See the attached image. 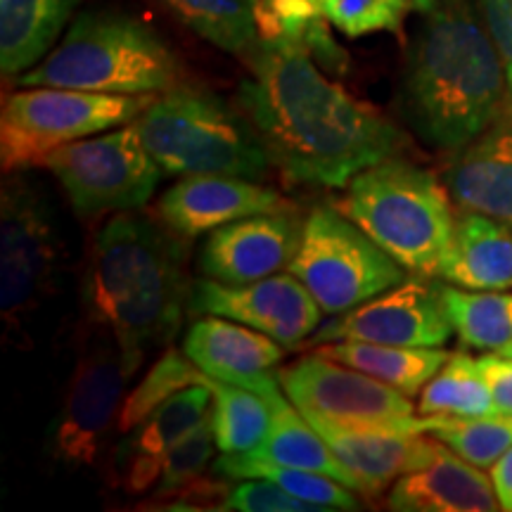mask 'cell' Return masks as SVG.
<instances>
[{
  "label": "cell",
  "mask_w": 512,
  "mask_h": 512,
  "mask_svg": "<svg viewBox=\"0 0 512 512\" xmlns=\"http://www.w3.org/2000/svg\"><path fill=\"white\" fill-rule=\"evenodd\" d=\"M249 62L252 79L240 86V110L290 181L344 188L406 147L399 128L320 72L297 38H261Z\"/></svg>",
  "instance_id": "6da1fadb"
},
{
  "label": "cell",
  "mask_w": 512,
  "mask_h": 512,
  "mask_svg": "<svg viewBox=\"0 0 512 512\" xmlns=\"http://www.w3.org/2000/svg\"><path fill=\"white\" fill-rule=\"evenodd\" d=\"M183 235L162 221L124 214L95 233L83 275V309L93 325L117 339L128 373L147 351L169 344L188 311Z\"/></svg>",
  "instance_id": "7a4b0ae2"
},
{
  "label": "cell",
  "mask_w": 512,
  "mask_h": 512,
  "mask_svg": "<svg viewBox=\"0 0 512 512\" xmlns=\"http://www.w3.org/2000/svg\"><path fill=\"white\" fill-rule=\"evenodd\" d=\"M401 81V107L422 143L463 150L508 112L498 50L470 0H441L422 15Z\"/></svg>",
  "instance_id": "3957f363"
},
{
  "label": "cell",
  "mask_w": 512,
  "mask_h": 512,
  "mask_svg": "<svg viewBox=\"0 0 512 512\" xmlns=\"http://www.w3.org/2000/svg\"><path fill=\"white\" fill-rule=\"evenodd\" d=\"M176 55L155 31L124 12L91 10L17 86H57L93 93L159 95L178 86Z\"/></svg>",
  "instance_id": "277c9868"
},
{
  "label": "cell",
  "mask_w": 512,
  "mask_h": 512,
  "mask_svg": "<svg viewBox=\"0 0 512 512\" xmlns=\"http://www.w3.org/2000/svg\"><path fill=\"white\" fill-rule=\"evenodd\" d=\"M451 202L432 171L389 157L351 178L339 211L406 271L437 275L456 228Z\"/></svg>",
  "instance_id": "5b68a950"
},
{
  "label": "cell",
  "mask_w": 512,
  "mask_h": 512,
  "mask_svg": "<svg viewBox=\"0 0 512 512\" xmlns=\"http://www.w3.org/2000/svg\"><path fill=\"white\" fill-rule=\"evenodd\" d=\"M147 150L169 176H240L261 181L268 157L245 114L214 95L176 86L136 119Z\"/></svg>",
  "instance_id": "8992f818"
},
{
  "label": "cell",
  "mask_w": 512,
  "mask_h": 512,
  "mask_svg": "<svg viewBox=\"0 0 512 512\" xmlns=\"http://www.w3.org/2000/svg\"><path fill=\"white\" fill-rule=\"evenodd\" d=\"M157 95L93 93L29 86L3 100L0 162L5 174L43 164L57 147L131 124Z\"/></svg>",
  "instance_id": "52a82bcc"
},
{
  "label": "cell",
  "mask_w": 512,
  "mask_h": 512,
  "mask_svg": "<svg viewBox=\"0 0 512 512\" xmlns=\"http://www.w3.org/2000/svg\"><path fill=\"white\" fill-rule=\"evenodd\" d=\"M287 273L302 280L323 313L339 316L401 285L408 271L344 211L316 207Z\"/></svg>",
  "instance_id": "ba28073f"
},
{
  "label": "cell",
  "mask_w": 512,
  "mask_h": 512,
  "mask_svg": "<svg viewBox=\"0 0 512 512\" xmlns=\"http://www.w3.org/2000/svg\"><path fill=\"white\" fill-rule=\"evenodd\" d=\"M62 235L48 192L34 178L12 174L0 195V313L19 325L53 294Z\"/></svg>",
  "instance_id": "9c48e42d"
},
{
  "label": "cell",
  "mask_w": 512,
  "mask_h": 512,
  "mask_svg": "<svg viewBox=\"0 0 512 512\" xmlns=\"http://www.w3.org/2000/svg\"><path fill=\"white\" fill-rule=\"evenodd\" d=\"M43 166L60 181L79 216L145 207L164 174L136 121L57 147Z\"/></svg>",
  "instance_id": "30bf717a"
},
{
  "label": "cell",
  "mask_w": 512,
  "mask_h": 512,
  "mask_svg": "<svg viewBox=\"0 0 512 512\" xmlns=\"http://www.w3.org/2000/svg\"><path fill=\"white\" fill-rule=\"evenodd\" d=\"M280 387L302 413L349 427H401L427 432L437 415L415 418L418 408L408 394L361 370L332 361L320 351L280 370Z\"/></svg>",
  "instance_id": "8fae6325"
},
{
  "label": "cell",
  "mask_w": 512,
  "mask_h": 512,
  "mask_svg": "<svg viewBox=\"0 0 512 512\" xmlns=\"http://www.w3.org/2000/svg\"><path fill=\"white\" fill-rule=\"evenodd\" d=\"M128 377L124 354L110 332L81 351L60 413L50 427L48 448L55 460L69 467L100 463L107 437L117 430Z\"/></svg>",
  "instance_id": "7c38bea8"
},
{
  "label": "cell",
  "mask_w": 512,
  "mask_h": 512,
  "mask_svg": "<svg viewBox=\"0 0 512 512\" xmlns=\"http://www.w3.org/2000/svg\"><path fill=\"white\" fill-rule=\"evenodd\" d=\"M188 313L238 320L264 332L285 349L304 347L323 320V309L313 294L287 271L242 285L211 278L195 280L190 287Z\"/></svg>",
  "instance_id": "4fadbf2b"
},
{
  "label": "cell",
  "mask_w": 512,
  "mask_h": 512,
  "mask_svg": "<svg viewBox=\"0 0 512 512\" xmlns=\"http://www.w3.org/2000/svg\"><path fill=\"white\" fill-rule=\"evenodd\" d=\"M453 335L439 287L425 275L406 278L392 290L377 294L356 309L339 313L306 339V349L337 339L392 344V347H444Z\"/></svg>",
  "instance_id": "5bb4252c"
},
{
  "label": "cell",
  "mask_w": 512,
  "mask_h": 512,
  "mask_svg": "<svg viewBox=\"0 0 512 512\" xmlns=\"http://www.w3.org/2000/svg\"><path fill=\"white\" fill-rule=\"evenodd\" d=\"M302 230L304 221L290 207L226 223L207 235L197 266L204 278L219 283H254L287 271Z\"/></svg>",
  "instance_id": "9a60e30c"
},
{
  "label": "cell",
  "mask_w": 512,
  "mask_h": 512,
  "mask_svg": "<svg viewBox=\"0 0 512 512\" xmlns=\"http://www.w3.org/2000/svg\"><path fill=\"white\" fill-rule=\"evenodd\" d=\"M335 456L358 479L363 496H377L387 484L427 465L441 441L427 432L401 427H349L304 413Z\"/></svg>",
  "instance_id": "2e32d148"
},
{
  "label": "cell",
  "mask_w": 512,
  "mask_h": 512,
  "mask_svg": "<svg viewBox=\"0 0 512 512\" xmlns=\"http://www.w3.org/2000/svg\"><path fill=\"white\" fill-rule=\"evenodd\" d=\"M273 188L240 176H183L157 200V216L183 238L209 235L254 214L285 209Z\"/></svg>",
  "instance_id": "e0dca14e"
},
{
  "label": "cell",
  "mask_w": 512,
  "mask_h": 512,
  "mask_svg": "<svg viewBox=\"0 0 512 512\" xmlns=\"http://www.w3.org/2000/svg\"><path fill=\"white\" fill-rule=\"evenodd\" d=\"M211 401L214 394L204 377V382L166 399L136 430L126 432V439L114 448L112 456L114 486H124L128 494H143L157 486L166 453L207 418Z\"/></svg>",
  "instance_id": "ac0fdd59"
},
{
  "label": "cell",
  "mask_w": 512,
  "mask_h": 512,
  "mask_svg": "<svg viewBox=\"0 0 512 512\" xmlns=\"http://www.w3.org/2000/svg\"><path fill=\"white\" fill-rule=\"evenodd\" d=\"M283 344L238 320L204 316L183 337V354L207 377L240 384L259 394L280 387L268 370L283 361Z\"/></svg>",
  "instance_id": "d6986e66"
},
{
  "label": "cell",
  "mask_w": 512,
  "mask_h": 512,
  "mask_svg": "<svg viewBox=\"0 0 512 512\" xmlns=\"http://www.w3.org/2000/svg\"><path fill=\"white\" fill-rule=\"evenodd\" d=\"M446 188L458 209L477 211L512 226V112L456 152Z\"/></svg>",
  "instance_id": "ffe728a7"
},
{
  "label": "cell",
  "mask_w": 512,
  "mask_h": 512,
  "mask_svg": "<svg viewBox=\"0 0 512 512\" xmlns=\"http://www.w3.org/2000/svg\"><path fill=\"white\" fill-rule=\"evenodd\" d=\"M387 505L396 512H494L498 505L494 482L482 467L467 463L446 444L430 463L399 477Z\"/></svg>",
  "instance_id": "44dd1931"
},
{
  "label": "cell",
  "mask_w": 512,
  "mask_h": 512,
  "mask_svg": "<svg viewBox=\"0 0 512 512\" xmlns=\"http://www.w3.org/2000/svg\"><path fill=\"white\" fill-rule=\"evenodd\" d=\"M437 275L465 290H510L512 226L477 211L460 209Z\"/></svg>",
  "instance_id": "7402d4cb"
},
{
  "label": "cell",
  "mask_w": 512,
  "mask_h": 512,
  "mask_svg": "<svg viewBox=\"0 0 512 512\" xmlns=\"http://www.w3.org/2000/svg\"><path fill=\"white\" fill-rule=\"evenodd\" d=\"M273 406V425L264 444L256 446L254 451L245 456L254 460H264V463L297 467V470L320 472L328 475L337 482H342L349 489L361 494L358 479L347 470V465L335 456V451L325 444V439L316 432V427L304 418L294 403L287 399L283 387L273 389L264 394Z\"/></svg>",
  "instance_id": "603a6c76"
},
{
  "label": "cell",
  "mask_w": 512,
  "mask_h": 512,
  "mask_svg": "<svg viewBox=\"0 0 512 512\" xmlns=\"http://www.w3.org/2000/svg\"><path fill=\"white\" fill-rule=\"evenodd\" d=\"M76 0H0V69L29 72L50 53Z\"/></svg>",
  "instance_id": "cb8c5ba5"
},
{
  "label": "cell",
  "mask_w": 512,
  "mask_h": 512,
  "mask_svg": "<svg viewBox=\"0 0 512 512\" xmlns=\"http://www.w3.org/2000/svg\"><path fill=\"white\" fill-rule=\"evenodd\" d=\"M313 351L361 370L408 396L420 394L422 387L451 358L441 347H392V344L358 342V339H337V342L320 344Z\"/></svg>",
  "instance_id": "d4e9b609"
},
{
  "label": "cell",
  "mask_w": 512,
  "mask_h": 512,
  "mask_svg": "<svg viewBox=\"0 0 512 512\" xmlns=\"http://www.w3.org/2000/svg\"><path fill=\"white\" fill-rule=\"evenodd\" d=\"M441 304L460 342L479 351H503L512 344V294L437 285Z\"/></svg>",
  "instance_id": "484cf974"
},
{
  "label": "cell",
  "mask_w": 512,
  "mask_h": 512,
  "mask_svg": "<svg viewBox=\"0 0 512 512\" xmlns=\"http://www.w3.org/2000/svg\"><path fill=\"white\" fill-rule=\"evenodd\" d=\"M204 41L230 55H252L259 46V0H162Z\"/></svg>",
  "instance_id": "4316f807"
},
{
  "label": "cell",
  "mask_w": 512,
  "mask_h": 512,
  "mask_svg": "<svg viewBox=\"0 0 512 512\" xmlns=\"http://www.w3.org/2000/svg\"><path fill=\"white\" fill-rule=\"evenodd\" d=\"M214 394L211 401V425H214L216 448L226 456L249 453L264 444L273 425V406L264 394L207 377Z\"/></svg>",
  "instance_id": "83f0119b"
},
{
  "label": "cell",
  "mask_w": 512,
  "mask_h": 512,
  "mask_svg": "<svg viewBox=\"0 0 512 512\" xmlns=\"http://www.w3.org/2000/svg\"><path fill=\"white\" fill-rule=\"evenodd\" d=\"M418 411L422 415L482 418V415L501 413V408L477 366V358L453 354L444 368L422 387Z\"/></svg>",
  "instance_id": "f1b7e54d"
},
{
  "label": "cell",
  "mask_w": 512,
  "mask_h": 512,
  "mask_svg": "<svg viewBox=\"0 0 512 512\" xmlns=\"http://www.w3.org/2000/svg\"><path fill=\"white\" fill-rule=\"evenodd\" d=\"M214 475H223L228 479H245V477L271 479L273 484L283 486L287 494L302 498L306 503L318 505V508H323L325 512L361 508L354 489H349V486L337 482V479L320 475V472L264 463V460H254L245 456V453H233V456H226V453H223L221 458H216Z\"/></svg>",
  "instance_id": "f546056e"
},
{
  "label": "cell",
  "mask_w": 512,
  "mask_h": 512,
  "mask_svg": "<svg viewBox=\"0 0 512 512\" xmlns=\"http://www.w3.org/2000/svg\"><path fill=\"white\" fill-rule=\"evenodd\" d=\"M204 377L207 375L188 356L176 349H169L162 358H157L155 366L145 373L143 382L121 403L117 432L126 434L136 430L140 422L150 413H155L166 399H171L185 387L204 382Z\"/></svg>",
  "instance_id": "4dcf8cb0"
},
{
  "label": "cell",
  "mask_w": 512,
  "mask_h": 512,
  "mask_svg": "<svg viewBox=\"0 0 512 512\" xmlns=\"http://www.w3.org/2000/svg\"><path fill=\"white\" fill-rule=\"evenodd\" d=\"M430 434L467 463L491 470V465L512 448V413H494L482 418L437 415Z\"/></svg>",
  "instance_id": "1f68e13d"
},
{
  "label": "cell",
  "mask_w": 512,
  "mask_h": 512,
  "mask_svg": "<svg viewBox=\"0 0 512 512\" xmlns=\"http://www.w3.org/2000/svg\"><path fill=\"white\" fill-rule=\"evenodd\" d=\"M320 15L349 38L401 31L413 0H316Z\"/></svg>",
  "instance_id": "d6a6232c"
},
{
  "label": "cell",
  "mask_w": 512,
  "mask_h": 512,
  "mask_svg": "<svg viewBox=\"0 0 512 512\" xmlns=\"http://www.w3.org/2000/svg\"><path fill=\"white\" fill-rule=\"evenodd\" d=\"M214 448V425H211V415H207L188 437L178 441V444L166 453L162 477H159V482L155 486V498L181 494L185 486L192 484L202 475L204 467L209 465Z\"/></svg>",
  "instance_id": "836d02e7"
},
{
  "label": "cell",
  "mask_w": 512,
  "mask_h": 512,
  "mask_svg": "<svg viewBox=\"0 0 512 512\" xmlns=\"http://www.w3.org/2000/svg\"><path fill=\"white\" fill-rule=\"evenodd\" d=\"M221 510L242 512H325L318 505L306 503L302 498L287 494L283 486L271 479L245 477L240 484H233L223 498Z\"/></svg>",
  "instance_id": "e575fe53"
},
{
  "label": "cell",
  "mask_w": 512,
  "mask_h": 512,
  "mask_svg": "<svg viewBox=\"0 0 512 512\" xmlns=\"http://www.w3.org/2000/svg\"><path fill=\"white\" fill-rule=\"evenodd\" d=\"M323 19L316 0H259L261 38H302Z\"/></svg>",
  "instance_id": "d590c367"
},
{
  "label": "cell",
  "mask_w": 512,
  "mask_h": 512,
  "mask_svg": "<svg viewBox=\"0 0 512 512\" xmlns=\"http://www.w3.org/2000/svg\"><path fill=\"white\" fill-rule=\"evenodd\" d=\"M475 5L503 62L508 81V110L512 112V0H475Z\"/></svg>",
  "instance_id": "8d00e7d4"
},
{
  "label": "cell",
  "mask_w": 512,
  "mask_h": 512,
  "mask_svg": "<svg viewBox=\"0 0 512 512\" xmlns=\"http://www.w3.org/2000/svg\"><path fill=\"white\" fill-rule=\"evenodd\" d=\"M484 380L489 382L491 394L501 413H512V358L505 354H486L477 358Z\"/></svg>",
  "instance_id": "74e56055"
},
{
  "label": "cell",
  "mask_w": 512,
  "mask_h": 512,
  "mask_svg": "<svg viewBox=\"0 0 512 512\" xmlns=\"http://www.w3.org/2000/svg\"><path fill=\"white\" fill-rule=\"evenodd\" d=\"M489 477L491 482H494V491L501 510L512 512V448H508V451L491 465Z\"/></svg>",
  "instance_id": "f35d334b"
},
{
  "label": "cell",
  "mask_w": 512,
  "mask_h": 512,
  "mask_svg": "<svg viewBox=\"0 0 512 512\" xmlns=\"http://www.w3.org/2000/svg\"><path fill=\"white\" fill-rule=\"evenodd\" d=\"M441 0H413V10H418L420 15H430L439 8Z\"/></svg>",
  "instance_id": "ab89813d"
},
{
  "label": "cell",
  "mask_w": 512,
  "mask_h": 512,
  "mask_svg": "<svg viewBox=\"0 0 512 512\" xmlns=\"http://www.w3.org/2000/svg\"><path fill=\"white\" fill-rule=\"evenodd\" d=\"M498 354H505V356L512 358V344H508V347H505L503 351H498Z\"/></svg>",
  "instance_id": "60d3db41"
}]
</instances>
